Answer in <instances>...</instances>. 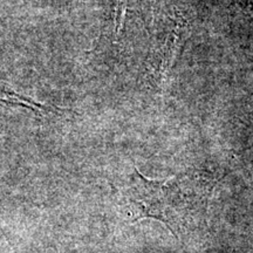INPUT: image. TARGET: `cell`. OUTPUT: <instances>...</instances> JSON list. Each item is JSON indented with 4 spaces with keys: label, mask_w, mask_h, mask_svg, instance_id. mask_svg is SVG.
Wrapping results in <instances>:
<instances>
[{
    "label": "cell",
    "mask_w": 253,
    "mask_h": 253,
    "mask_svg": "<svg viewBox=\"0 0 253 253\" xmlns=\"http://www.w3.org/2000/svg\"><path fill=\"white\" fill-rule=\"evenodd\" d=\"M122 211L125 219L130 223L144 218L162 221L175 237L181 233L191 214L181 182L176 178L148 179L136 168L122 191Z\"/></svg>",
    "instance_id": "1"
}]
</instances>
